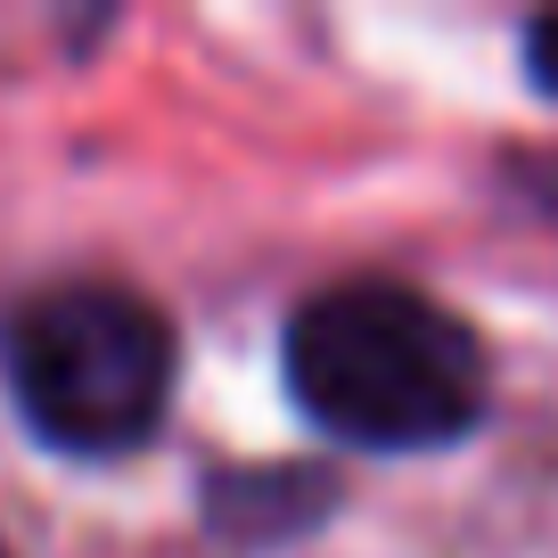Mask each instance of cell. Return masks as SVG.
Returning <instances> with one entry per match:
<instances>
[{
	"label": "cell",
	"mask_w": 558,
	"mask_h": 558,
	"mask_svg": "<svg viewBox=\"0 0 558 558\" xmlns=\"http://www.w3.org/2000/svg\"><path fill=\"white\" fill-rule=\"evenodd\" d=\"M288 386L362 452H436L485 418V345L476 329L402 279H337L288 320Z\"/></svg>",
	"instance_id": "cell-1"
},
{
	"label": "cell",
	"mask_w": 558,
	"mask_h": 558,
	"mask_svg": "<svg viewBox=\"0 0 558 558\" xmlns=\"http://www.w3.org/2000/svg\"><path fill=\"white\" fill-rule=\"evenodd\" d=\"M173 369V320L116 279H58L0 320V378L25 427L74 460L140 452L165 427Z\"/></svg>",
	"instance_id": "cell-2"
},
{
	"label": "cell",
	"mask_w": 558,
	"mask_h": 558,
	"mask_svg": "<svg viewBox=\"0 0 558 558\" xmlns=\"http://www.w3.org/2000/svg\"><path fill=\"white\" fill-rule=\"evenodd\" d=\"M525 66H534V83L558 99V17H534V25H525Z\"/></svg>",
	"instance_id": "cell-3"
}]
</instances>
